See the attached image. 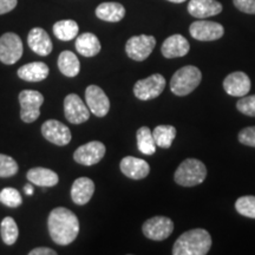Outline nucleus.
Here are the masks:
<instances>
[{
  "label": "nucleus",
  "mask_w": 255,
  "mask_h": 255,
  "mask_svg": "<svg viewBox=\"0 0 255 255\" xmlns=\"http://www.w3.org/2000/svg\"><path fill=\"white\" fill-rule=\"evenodd\" d=\"M47 227H49L52 241L59 246H66L77 238L79 233V221L71 210L64 207H58L50 213Z\"/></svg>",
  "instance_id": "1"
},
{
  "label": "nucleus",
  "mask_w": 255,
  "mask_h": 255,
  "mask_svg": "<svg viewBox=\"0 0 255 255\" xmlns=\"http://www.w3.org/2000/svg\"><path fill=\"white\" fill-rule=\"evenodd\" d=\"M212 247V237L206 229L184 232L174 244V255H206Z\"/></svg>",
  "instance_id": "2"
},
{
  "label": "nucleus",
  "mask_w": 255,
  "mask_h": 255,
  "mask_svg": "<svg viewBox=\"0 0 255 255\" xmlns=\"http://www.w3.org/2000/svg\"><path fill=\"white\" fill-rule=\"evenodd\" d=\"M207 177V168L203 162L196 158H187L175 171V182L182 187H195Z\"/></svg>",
  "instance_id": "3"
},
{
  "label": "nucleus",
  "mask_w": 255,
  "mask_h": 255,
  "mask_svg": "<svg viewBox=\"0 0 255 255\" xmlns=\"http://www.w3.org/2000/svg\"><path fill=\"white\" fill-rule=\"evenodd\" d=\"M202 73L196 66L187 65L177 70L170 81V90L176 96H187L199 87Z\"/></svg>",
  "instance_id": "4"
},
{
  "label": "nucleus",
  "mask_w": 255,
  "mask_h": 255,
  "mask_svg": "<svg viewBox=\"0 0 255 255\" xmlns=\"http://www.w3.org/2000/svg\"><path fill=\"white\" fill-rule=\"evenodd\" d=\"M20 119L25 123H32L40 116V107L44 103V96L36 90H23L19 94Z\"/></svg>",
  "instance_id": "5"
},
{
  "label": "nucleus",
  "mask_w": 255,
  "mask_h": 255,
  "mask_svg": "<svg viewBox=\"0 0 255 255\" xmlns=\"http://www.w3.org/2000/svg\"><path fill=\"white\" fill-rule=\"evenodd\" d=\"M23 43L20 37L13 32H7L0 37V62L6 65L17 63L23 56Z\"/></svg>",
  "instance_id": "6"
},
{
  "label": "nucleus",
  "mask_w": 255,
  "mask_h": 255,
  "mask_svg": "<svg viewBox=\"0 0 255 255\" xmlns=\"http://www.w3.org/2000/svg\"><path fill=\"white\" fill-rule=\"evenodd\" d=\"M165 88V78L159 73L149 76L148 78L139 79L133 87V94L138 100L150 101L158 97Z\"/></svg>",
  "instance_id": "7"
},
{
  "label": "nucleus",
  "mask_w": 255,
  "mask_h": 255,
  "mask_svg": "<svg viewBox=\"0 0 255 255\" xmlns=\"http://www.w3.org/2000/svg\"><path fill=\"white\" fill-rule=\"evenodd\" d=\"M155 45V37L148 36V34L133 36L126 44L127 55L129 58L136 60V62H143L151 55Z\"/></svg>",
  "instance_id": "8"
},
{
  "label": "nucleus",
  "mask_w": 255,
  "mask_h": 255,
  "mask_svg": "<svg viewBox=\"0 0 255 255\" xmlns=\"http://www.w3.org/2000/svg\"><path fill=\"white\" fill-rule=\"evenodd\" d=\"M174 231V222L165 216H154L146 220L142 227L143 234L154 241H163Z\"/></svg>",
  "instance_id": "9"
},
{
  "label": "nucleus",
  "mask_w": 255,
  "mask_h": 255,
  "mask_svg": "<svg viewBox=\"0 0 255 255\" xmlns=\"http://www.w3.org/2000/svg\"><path fill=\"white\" fill-rule=\"evenodd\" d=\"M64 114L66 120L72 124H82L90 119V110L88 105L78 95L70 94L64 100Z\"/></svg>",
  "instance_id": "10"
},
{
  "label": "nucleus",
  "mask_w": 255,
  "mask_h": 255,
  "mask_svg": "<svg viewBox=\"0 0 255 255\" xmlns=\"http://www.w3.org/2000/svg\"><path fill=\"white\" fill-rule=\"evenodd\" d=\"M41 133L47 141L53 144L64 146L71 142V131L65 124L56 120H49L41 126Z\"/></svg>",
  "instance_id": "11"
},
{
  "label": "nucleus",
  "mask_w": 255,
  "mask_h": 255,
  "mask_svg": "<svg viewBox=\"0 0 255 255\" xmlns=\"http://www.w3.org/2000/svg\"><path fill=\"white\" fill-rule=\"evenodd\" d=\"M85 102L95 116L104 117L110 110V101L105 92L97 85H89L85 90Z\"/></svg>",
  "instance_id": "12"
},
{
  "label": "nucleus",
  "mask_w": 255,
  "mask_h": 255,
  "mask_svg": "<svg viewBox=\"0 0 255 255\" xmlns=\"http://www.w3.org/2000/svg\"><path fill=\"white\" fill-rule=\"evenodd\" d=\"M189 32L194 39L200 41L218 40L225 33L221 24L209 20H197L190 25Z\"/></svg>",
  "instance_id": "13"
},
{
  "label": "nucleus",
  "mask_w": 255,
  "mask_h": 255,
  "mask_svg": "<svg viewBox=\"0 0 255 255\" xmlns=\"http://www.w3.org/2000/svg\"><path fill=\"white\" fill-rule=\"evenodd\" d=\"M105 145L102 142L92 141L77 148L73 154V158L82 165H94L101 161L105 155Z\"/></svg>",
  "instance_id": "14"
},
{
  "label": "nucleus",
  "mask_w": 255,
  "mask_h": 255,
  "mask_svg": "<svg viewBox=\"0 0 255 255\" xmlns=\"http://www.w3.org/2000/svg\"><path fill=\"white\" fill-rule=\"evenodd\" d=\"M251 87L250 77L242 71L232 72L223 81L225 91L233 97H244L251 91Z\"/></svg>",
  "instance_id": "15"
},
{
  "label": "nucleus",
  "mask_w": 255,
  "mask_h": 255,
  "mask_svg": "<svg viewBox=\"0 0 255 255\" xmlns=\"http://www.w3.org/2000/svg\"><path fill=\"white\" fill-rule=\"evenodd\" d=\"M120 168L127 177L132 178V180H142L150 173L148 162L142 158L133 157V156H126L121 161Z\"/></svg>",
  "instance_id": "16"
},
{
  "label": "nucleus",
  "mask_w": 255,
  "mask_h": 255,
  "mask_svg": "<svg viewBox=\"0 0 255 255\" xmlns=\"http://www.w3.org/2000/svg\"><path fill=\"white\" fill-rule=\"evenodd\" d=\"M27 44L30 49L39 56H49L52 52V41L47 32L41 27H34L28 32Z\"/></svg>",
  "instance_id": "17"
},
{
  "label": "nucleus",
  "mask_w": 255,
  "mask_h": 255,
  "mask_svg": "<svg viewBox=\"0 0 255 255\" xmlns=\"http://www.w3.org/2000/svg\"><path fill=\"white\" fill-rule=\"evenodd\" d=\"M190 50L189 41L181 34H173L168 37L163 41L161 47V52L165 58L173 59L178 58V57L186 56Z\"/></svg>",
  "instance_id": "18"
},
{
  "label": "nucleus",
  "mask_w": 255,
  "mask_h": 255,
  "mask_svg": "<svg viewBox=\"0 0 255 255\" xmlns=\"http://www.w3.org/2000/svg\"><path fill=\"white\" fill-rule=\"evenodd\" d=\"M187 8L189 14L197 19H206L222 12L221 2L216 0H190Z\"/></svg>",
  "instance_id": "19"
},
{
  "label": "nucleus",
  "mask_w": 255,
  "mask_h": 255,
  "mask_svg": "<svg viewBox=\"0 0 255 255\" xmlns=\"http://www.w3.org/2000/svg\"><path fill=\"white\" fill-rule=\"evenodd\" d=\"M95 193V183L89 177H79L71 187V199L76 205H87Z\"/></svg>",
  "instance_id": "20"
},
{
  "label": "nucleus",
  "mask_w": 255,
  "mask_h": 255,
  "mask_svg": "<svg viewBox=\"0 0 255 255\" xmlns=\"http://www.w3.org/2000/svg\"><path fill=\"white\" fill-rule=\"evenodd\" d=\"M49 66L43 62L25 64L18 69V77L26 82H41L49 76Z\"/></svg>",
  "instance_id": "21"
},
{
  "label": "nucleus",
  "mask_w": 255,
  "mask_h": 255,
  "mask_svg": "<svg viewBox=\"0 0 255 255\" xmlns=\"http://www.w3.org/2000/svg\"><path fill=\"white\" fill-rule=\"evenodd\" d=\"M27 180L32 184H37L39 187H55L58 183L59 177L53 170L43 167L32 168L26 174Z\"/></svg>",
  "instance_id": "22"
},
{
  "label": "nucleus",
  "mask_w": 255,
  "mask_h": 255,
  "mask_svg": "<svg viewBox=\"0 0 255 255\" xmlns=\"http://www.w3.org/2000/svg\"><path fill=\"white\" fill-rule=\"evenodd\" d=\"M96 15L108 23H119L126 15V8L120 2H102L96 8Z\"/></svg>",
  "instance_id": "23"
},
{
  "label": "nucleus",
  "mask_w": 255,
  "mask_h": 255,
  "mask_svg": "<svg viewBox=\"0 0 255 255\" xmlns=\"http://www.w3.org/2000/svg\"><path fill=\"white\" fill-rule=\"evenodd\" d=\"M76 50L84 57L97 56L101 51V41L94 33L85 32L76 39Z\"/></svg>",
  "instance_id": "24"
},
{
  "label": "nucleus",
  "mask_w": 255,
  "mask_h": 255,
  "mask_svg": "<svg viewBox=\"0 0 255 255\" xmlns=\"http://www.w3.org/2000/svg\"><path fill=\"white\" fill-rule=\"evenodd\" d=\"M58 68L64 76L73 78L79 73L81 63H79L77 56L71 51H63L58 57Z\"/></svg>",
  "instance_id": "25"
},
{
  "label": "nucleus",
  "mask_w": 255,
  "mask_h": 255,
  "mask_svg": "<svg viewBox=\"0 0 255 255\" xmlns=\"http://www.w3.org/2000/svg\"><path fill=\"white\" fill-rule=\"evenodd\" d=\"M79 31L78 24L71 19L59 20L53 25V33L59 40L69 41L77 37Z\"/></svg>",
  "instance_id": "26"
},
{
  "label": "nucleus",
  "mask_w": 255,
  "mask_h": 255,
  "mask_svg": "<svg viewBox=\"0 0 255 255\" xmlns=\"http://www.w3.org/2000/svg\"><path fill=\"white\" fill-rule=\"evenodd\" d=\"M137 137V146L138 150L144 155H154L156 152V143L152 136V132L150 131L148 127H142L137 130L136 133Z\"/></svg>",
  "instance_id": "27"
},
{
  "label": "nucleus",
  "mask_w": 255,
  "mask_h": 255,
  "mask_svg": "<svg viewBox=\"0 0 255 255\" xmlns=\"http://www.w3.org/2000/svg\"><path fill=\"white\" fill-rule=\"evenodd\" d=\"M176 128L173 126H157L152 131L155 143L161 148H170L176 137Z\"/></svg>",
  "instance_id": "28"
},
{
  "label": "nucleus",
  "mask_w": 255,
  "mask_h": 255,
  "mask_svg": "<svg viewBox=\"0 0 255 255\" xmlns=\"http://www.w3.org/2000/svg\"><path fill=\"white\" fill-rule=\"evenodd\" d=\"M0 234H1L2 241L6 245L11 246L15 241L18 240L19 237V229L17 226V222L14 221L13 218L11 216H6V218L1 221L0 225Z\"/></svg>",
  "instance_id": "29"
},
{
  "label": "nucleus",
  "mask_w": 255,
  "mask_h": 255,
  "mask_svg": "<svg viewBox=\"0 0 255 255\" xmlns=\"http://www.w3.org/2000/svg\"><path fill=\"white\" fill-rule=\"evenodd\" d=\"M235 209L242 216L255 219V196L247 195L239 197L235 202Z\"/></svg>",
  "instance_id": "30"
},
{
  "label": "nucleus",
  "mask_w": 255,
  "mask_h": 255,
  "mask_svg": "<svg viewBox=\"0 0 255 255\" xmlns=\"http://www.w3.org/2000/svg\"><path fill=\"white\" fill-rule=\"evenodd\" d=\"M0 202L9 208H17L23 203V197L14 188H4L0 191Z\"/></svg>",
  "instance_id": "31"
},
{
  "label": "nucleus",
  "mask_w": 255,
  "mask_h": 255,
  "mask_svg": "<svg viewBox=\"0 0 255 255\" xmlns=\"http://www.w3.org/2000/svg\"><path fill=\"white\" fill-rule=\"evenodd\" d=\"M18 173V163L11 156L0 154V177H12Z\"/></svg>",
  "instance_id": "32"
},
{
  "label": "nucleus",
  "mask_w": 255,
  "mask_h": 255,
  "mask_svg": "<svg viewBox=\"0 0 255 255\" xmlns=\"http://www.w3.org/2000/svg\"><path fill=\"white\" fill-rule=\"evenodd\" d=\"M237 109L246 116L255 117V95L241 97L237 103Z\"/></svg>",
  "instance_id": "33"
},
{
  "label": "nucleus",
  "mask_w": 255,
  "mask_h": 255,
  "mask_svg": "<svg viewBox=\"0 0 255 255\" xmlns=\"http://www.w3.org/2000/svg\"><path fill=\"white\" fill-rule=\"evenodd\" d=\"M239 142L255 148V127H247L239 132Z\"/></svg>",
  "instance_id": "34"
},
{
  "label": "nucleus",
  "mask_w": 255,
  "mask_h": 255,
  "mask_svg": "<svg viewBox=\"0 0 255 255\" xmlns=\"http://www.w3.org/2000/svg\"><path fill=\"white\" fill-rule=\"evenodd\" d=\"M234 6L247 14H255V0H233Z\"/></svg>",
  "instance_id": "35"
},
{
  "label": "nucleus",
  "mask_w": 255,
  "mask_h": 255,
  "mask_svg": "<svg viewBox=\"0 0 255 255\" xmlns=\"http://www.w3.org/2000/svg\"><path fill=\"white\" fill-rule=\"evenodd\" d=\"M18 0H0V14L11 12L17 6Z\"/></svg>",
  "instance_id": "36"
},
{
  "label": "nucleus",
  "mask_w": 255,
  "mask_h": 255,
  "mask_svg": "<svg viewBox=\"0 0 255 255\" xmlns=\"http://www.w3.org/2000/svg\"><path fill=\"white\" fill-rule=\"evenodd\" d=\"M30 255H57V252L53 251L52 248H47V247H38L32 250Z\"/></svg>",
  "instance_id": "37"
},
{
  "label": "nucleus",
  "mask_w": 255,
  "mask_h": 255,
  "mask_svg": "<svg viewBox=\"0 0 255 255\" xmlns=\"http://www.w3.org/2000/svg\"><path fill=\"white\" fill-rule=\"evenodd\" d=\"M24 191H25V194L28 196L33 195V191H34L33 186H32V184H26V186L24 187Z\"/></svg>",
  "instance_id": "38"
},
{
  "label": "nucleus",
  "mask_w": 255,
  "mask_h": 255,
  "mask_svg": "<svg viewBox=\"0 0 255 255\" xmlns=\"http://www.w3.org/2000/svg\"><path fill=\"white\" fill-rule=\"evenodd\" d=\"M168 1L174 2V4H182V2L187 1V0H168Z\"/></svg>",
  "instance_id": "39"
}]
</instances>
